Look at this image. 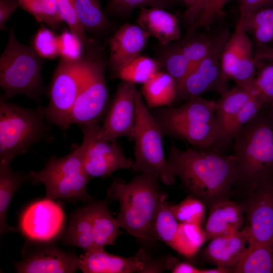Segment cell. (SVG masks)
Listing matches in <instances>:
<instances>
[{
  "instance_id": "6da1fadb",
  "label": "cell",
  "mask_w": 273,
  "mask_h": 273,
  "mask_svg": "<svg viewBox=\"0 0 273 273\" xmlns=\"http://www.w3.org/2000/svg\"><path fill=\"white\" fill-rule=\"evenodd\" d=\"M168 161L183 187L206 206L228 198L235 187L236 161L232 154L190 148L183 150L172 143Z\"/></svg>"
},
{
  "instance_id": "7a4b0ae2",
  "label": "cell",
  "mask_w": 273,
  "mask_h": 273,
  "mask_svg": "<svg viewBox=\"0 0 273 273\" xmlns=\"http://www.w3.org/2000/svg\"><path fill=\"white\" fill-rule=\"evenodd\" d=\"M235 187L246 193L273 181V107L265 104L235 136Z\"/></svg>"
},
{
  "instance_id": "3957f363",
  "label": "cell",
  "mask_w": 273,
  "mask_h": 273,
  "mask_svg": "<svg viewBox=\"0 0 273 273\" xmlns=\"http://www.w3.org/2000/svg\"><path fill=\"white\" fill-rule=\"evenodd\" d=\"M159 180L155 175L141 173L128 183L114 179L107 191L109 198L119 202L116 218L119 226L141 241L154 238L155 217L161 203L167 199V195L160 191Z\"/></svg>"
},
{
  "instance_id": "277c9868",
  "label": "cell",
  "mask_w": 273,
  "mask_h": 273,
  "mask_svg": "<svg viewBox=\"0 0 273 273\" xmlns=\"http://www.w3.org/2000/svg\"><path fill=\"white\" fill-rule=\"evenodd\" d=\"M216 104L200 96L192 97L178 107L158 109L152 115L163 135L199 149L212 150L217 135Z\"/></svg>"
},
{
  "instance_id": "5b68a950",
  "label": "cell",
  "mask_w": 273,
  "mask_h": 273,
  "mask_svg": "<svg viewBox=\"0 0 273 273\" xmlns=\"http://www.w3.org/2000/svg\"><path fill=\"white\" fill-rule=\"evenodd\" d=\"M45 108L22 107L0 98V166H10L17 156L34 145L54 140L47 123Z\"/></svg>"
},
{
  "instance_id": "8992f818",
  "label": "cell",
  "mask_w": 273,
  "mask_h": 273,
  "mask_svg": "<svg viewBox=\"0 0 273 273\" xmlns=\"http://www.w3.org/2000/svg\"><path fill=\"white\" fill-rule=\"evenodd\" d=\"M42 58L31 46L21 43L14 28L9 31L7 43L0 57V85L6 99L17 95L38 102L44 86L41 76Z\"/></svg>"
},
{
  "instance_id": "52a82bcc",
  "label": "cell",
  "mask_w": 273,
  "mask_h": 273,
  "mask_svg": "<svg viewBox=\"0 0 273 273\" xmlns=\"http://www.w3.org/2000/svg\"><path fill=\"white\" fill-rule=\"evenodd\" d=\"M85 149L82 142L65 156L52 157L42 170L29 172L28 181L33 185L42 184L46 190V197L50 199L90 200L86 187L90 177L83 165Z\"/></svg>"
},
{
  "instance_id": "ba28073f",
  "label": "cell",
  "mask_w": 273,
  "mask_h": 273,
  "mask_svg": "<svg viewBox=\"0 0 273 273\" xmlns=\"http://www.w3.org/2000/svg\"><path fill=\"white\" fill-rule=\"evenodd\" d=\"M135 99L137 110L133 138L135 159L131 168L135 172L157 176L164 184L172 186L176 175L165 157L162 132L137 89Z\"/></svg>"
},
{
  "instance_id": "9c48e42d",
  "label": "cell",
  "mask_w": 273,
  "mask_h": 273,
  "mask_svg": "<svg viewBox=\"0 0 273 273\" xmlns=\"http://www.w3.org/2000/svg\"><path fill=\"white\" fill-rule=\"evenodd\" d=\"M89 57L77 60L60 58L48 91L49 103L45 108L48 122L57 125L64 134L69 128L70 115L77 97Z\"/></svg>"
},
{
  "instance_id": "30bf717a",
  "label": "cell",
  "mask_w": 273,
  "mask_h": 273,
  "mask_svg": "<svg viewBox=\"0 0 273 273\" xmlns=\"http://www.w3.org/2000/svg\"><path fill=\"white\" fill-rule=\"evenodd\" d=\"M229 36L226 28L214 36L208 53L177 85L175 100L187 101L192 97L200 96L211 91H217L223 95L228 90L225 87L228 78L222 69L221 55Z\"/></svg>"
},
{
  "instance_id": "8fae6325",
  "label": "cell",
  "mask_w": 273,
  "mask_h": 273,
  "mask_svg": "<svg viewBox=\"0 0 273 273\" xmlns=\"http://www.w3.org/2000/svg\"><path fill=\"white\" fill-rule=\"evenodd\" d=\"M105 69L106 64L103 61L89 57L71 111V124L80 126L98 122L107 111L109 94Z\"/></svg>"
},
{
  "instance_id": "7c38bea8",
  "label": "cell",
  "mask_w": 273,
  "mask_h": 273,
  "mask_svg": "<svg viewBox=\"0 0 273 273\" xmlns=\"http://www.w3.org/2000/svg\"><path fill=\"white\" fill-rule=\"evenodd\" d=\"M85 145L83 165L90 177H106L119 169L131 168L133 160L127 157L116 140L98 138V122L80 126Z\"/></svg>"
},
{
  "instance_id": "4fadbf2b",
  "label": "cell",
  "mask_w": 273,
  "mask_h": 273,
  "mask_svg": "<svg viewBox=\"0 0 273 273\" xmlns=\"http://www.w3.org/2000/svg\"><path fill=\"white\" fill-rule=\"evenodd\" d=\"M254 51L250 38L239 20L234 33L230 35L223 49L221 66L228 78L237 86L250 93L255 92L256 75Z\"/></svg>"
},
{
  "instance_id": "5bb4252c",
  "label": "cell",
  "mask_w": 273,
  "mask_h": 273,
  "mask_svg": "<svg viewBox=\"0 0 273 273\" xmlns=\"http://www.w3.org/2000/svg\"><path fill=\"white\" fill-rule=\"evenodd\" d=\"M135 84L122 81L108 106L98 138L111 141L122 136L133 140L137 118Z\"/></svg>"
},
{
  "instance_id": "9a60e30c",
  "label": "cell",
  "mask_w": 273,
  "mask_h": 273,
  "mask_svg": "<svg viewBox=\"0 0 273 273\" xmlns=\"http://www.w3.org/2000/svg\"><path fill=\"white\" fill-rule=\"evenodd\" d=\"M65 215L62 206L47 198L35 201L23 211L20 228L28 239L40 242H50L61 233Z\"/></svg>"
},
{
  "instance_id": "2e32d148",
  "label": "cell",
  "mask_w": 273,
  "mask_h": 273,
  "mask_svg": "<svg viewBox=\"0 0 273 273\" xmlns=\"http://www.w3.org/2000/svg\"><path fill=\"white\" fill-rule=\"evenodd\" d=\"M242 205L246 214V230L249 245L273 241V181L247 193Z\"/></svg>"
},
{
  "instance_id": "e0dca14e",
  "label": "cell",
  "mask_w": 273,
  "mask_h": 273,
  "mask_svg": "<svg viewBox=\"0 0 273 273\" xmlns=\"http://www.w3.org/2000/svg\"><path fill=\"white\" fill-rule=\"evenodd\" d=\"M79 269L84 273L160 272L162 267L150 261L144 250L131 257L111 254L104 249L85 251L79 257Z\"/></svg>"
},
{
  "instance_id": "ac0fdd59",
  "label": "cell",
  "mask_w": 273,
  "mask_h": 273,
  "mask_svg": "<svg viewBox=\"0 0 273 273\" xmlns=\"http://www.w3.org/2000/svg\"><path fill=\"white\" fill-rule=\"evenodd\" d=\"M150 35L139 25L126 24L120 27L109 40V68L113 77L145 48Z\"/></svg>"
},
{
  "instance_id": "d6986e66",
  "label": "cell",
  "mask_w": 273,
  "mask_h": 273,
  "mask_svg": "<svg viewBox=\"0 0 273 273\" xmlns=\"http://www.w3.org/2000/svg\"><path fill=\"white\" fill-rule=\"evenodd\" d=\"M80 258L74 253L54 247H44L17 263L21 273H72L79 268Z\"/></svg>"
},
{
  "instance_id": "ffe728a7",
  "label": "cell",
  "mask_w": 273,
  "mask_h": 273,
  "mask_svg": "<svg viewBox=\"0 0 273 273\" xmlns=\"http://www.w3.org/2000/svg\"><path fill=\"white\" fill-rule=\"evenodd\" d=\"M209 208L204 230L207 240L241 230L245 214L242 205L228 197L215 201Z\"/></svg>"
},
{
  "instance_id": "44dd1931",
  "label": "cell",
  "mask_w": 273,
  "mask_h": 273,
  "mask_svg": "<svg viewBox=\"0 0 273 273\" xmlns=\"http://www.w3.org/2000/svg\"><path fill=\"white\" fill-rule=\"evenodd\" d=\"M249 245L245 229L210 240L205 250L207 259L217 266L233 269L239 263Z\"/></svg>"
},
{
  "instance_id": "7402d4cb",
  "label": "cell",
  "mask_w": 273,
  "mask_h": 273,
  "mask_svg": "<svg viewBox=\"0 0 273 273\" xmlns=\"http://www.w3.org/2000/svg\"><path fill=\"white\" fill-rule=\"evenodd\" d=\"M137 23L150 36L155 37L162 45H167L180 37L178 19L163 9L141 8Z\"/></svg>"
},
{
  "instance_id": "603a6c76",
  "label": "cell",
  "mask_w": 273,
  "mask_h": 273,
  "mask_svg": "<svg viewBox=\"0 0 273 273\" xmlns=\"http://www.w3.org/2000/svg\"><path fill=\"white\" fill-rule=\"evenodd\" d=\"M254 93L236 86L222 95L220 99L216 102L217 135L213 150L218 152L231 123Z\"/></svg>"
},
{
  "instance_id": "cb8c5ba5",
  "label": "cell",
  "mask_w": 273,
  "mask_h": 273,
  "mask_svg": "<svg viewBox=\"0 0 273 273\" xmlns=\"http://www.w3.org/2000/svg\"><path fill=\"white\" fill-rule=\"evenodd\" d=\"M63 240L67 244L81 248L85 251L95 249L93 203L71 215Z\"/></svg>"
},
{
  "instance_id": "d4e9b609",
  "label": "cell",
  "mask_w": 273,
  "mask_h": 273,
  "mask_svg": "<svg viewBox=\"0 0 273 273\" xmlns=\"http://www.w3.org/2000/svg\"><path fill=\"white\" fill-rule=\"evenodd\" d=\"M142 94L148 108L170 106L176 98L177 84L168 73L158 71L143 84Z\"/></svg>"
},
{
  "instance_id": "484cf974",
  "label": "cell",
  "mask_w": 273,
  "mask_h": 273,
  "mask_svg": "<svg viewBox=\"0 0 273 273\" xmlns=\"http://www.w3.org/2000/svg\"><path fill=\"white\" fill-rule=\"evenodd\" d=\"M93 204L95 249H104L107 245L114 244L120 235V227L105 202Z\"/></svg>"
},
{
  "instance_id": "4316f807",
  "label": "cell",
  "mask_w": 273,
  "mask_h": 273,
  "mask_svg": "<svg viewBox=\"0 0 273 273\" xmlns=\"http://www.w3.org/2000/svg\"><path fill=\"white\" fill-rule=\"evenodd\" d=\"M28 181V175L13 171L10 166H0V234L1 236L16 229L9 226L6 217L9 205L19 187Z\"/></svg>"
},
{
  "instance_id": "83f0119b",
  "label": "cell",
  "mask_w": 273,
  "mask_h": 273,
  "mask_svg": "<svg viewBox=\"0 0 273 273\" xmlns=\"http://www.w3.org/2000/svg\"><path fill=\"white\" fill-rule=\"evenodd\" d=\"M233 272L273 273V241L249 245Z\"/></svg>"
},
{
  "instance_id": "f1b7e54d",
  "label": "cell",
  "mask_w": 273,
  "mask_h": 273,
  "mask_svg": "<svg viewBox=\"0 0 273 273\" xmlns=\"http://www.w3.org/2000/svg\"><path fill=\"white\" fill-rule=\"evenodd\" d=\"M205 231L200 225L179 222L171 248L180 254L191 257L207 241Z\"/></svg>"
},
{
  "instance_id": "f546056e",
  "label": "cell",
  "mask_w": 273,
  "mask_h": 273,
  "mask_svg": "<svg viewBox=\"0 0 273 273\" xmlns=\"http://www.w3.org/2000/svg\"><path fill=\"white\" fill-rule=\"evenodd\" d=\"M265 104L264 100L258 93H253L231 123L218 152L225 154L232 145L235 136L257 115Z\"/></svg>"
},
{
  "instance_id": "4dcf8cb0",
  "label": "cell",
  "mask_w": 273,
  "mask_h": 273,
  "mask_svg": "<svg viewBox=\"0 0 273 273\" xmlns=\"http://www.w3.org/2000/svg\"><path fill=\"white\" fill-rule=\"evenodd\" d=\"M160 62L149 57L139 56L119 71L113 78L122 81L145 83L159 71Z\"/></svg>"
},
{
  "instance_id": "1f68e13d",
  "label": "cell",
  "mask_w": 273,
  "mask_h": 273,
  "mask_svg": "<svg viewBox=\"0 0 273 273\" xmlns=\"http://www.w3.org/2000/svg\"><path fill=\"white\" fill-rule=\"evenodd\" d=\"M78 18L85 31L100 32L106 30L109 22L99 0H74Z\"/></svg>"
},
{
  "instance_id": "d6a6232c",
  "label": "cell",
  "mask_w": 273,
  "mask_h": 273,
  "mask_svg": "<svg viewBox=\"0 0 273 273\" xmlns=\"http://www.w3.org/2000/svg\"><path fill=\"white\" fill-rule=\"evenodd\" d=\"M19 7L32 15L39 23H44L53 30L63 22L58 12L56 0H18Z\"/></svg>"
},
{
  "instance_id": "836d02e7",
  "label": "cell",
  "mask_w": 273,
  "mask_h": 273,
  "mask_svg": "<svg viewBox=\"0 0 273 273\" xmlns=\"http://www.w3.org/2000/svg\"><path fill=\"white\" fill-rule=\"evenodd\" d=\"M166 199L161 203L153 223L154 238L171 247L177 233L179 222L174 216Z\"/></svg>"
},
{
  "instance_id": "e575fe53",
  "label": "cell",
  "mask_w": 273,
  "mask_h": 273,
  "mask_svg": "<svg viewBox=\"0 0 273 273\" xmlns=\"http://www.w3.org/2000/svg\"><path fill=\"white\" fill-rule=\"evenodd\" d=\"M170 207L179 222L202 226L206 216V206L198 198L190 195L179 203L170 205Z\"/></svg>"
},
{
  "instance_id": "d590c367",
  "label": "cell",
  "mask_w": 273,
  "mask_h": 273,
  "mask_svg": "<svg viewBox=\"0 0 273 273\" xmlns=\"http://www.w3.org/2000/svg\"><path fill=\"white\" fill-rule=\"evenodd\" d=\"M163 62L166 72L174 79L177 87L192 68L178 43L167 49Z\"/></svg>"
},
{
  "instance_id": "8d00e7d4",
  "label": "cell",
  "mask_w": 273,
  "mask_h": 273,
  "mask_svg": "<svg viewBox=\"0 0 273 273\" xmlns=\"http://www.w3.org/2000/svg\"><path fill=\"white\" fill-rule=\"evenodd\" d=\"M56 3L62 21L66 23L69 30L82 42L84 48L93 43L94 41L87 36L78 18L74 0H56Z\"/></svg>"
},
{
  "instance_id": "74e56055",
  "label": "cell",
  "mask_w": 273,
  "mask_h": 273,
  "mask_svg": "<svg viewBox=\"0 0 273 273\" xmlns=\"http://www.w3.org/2000/svg\"><path fill=\"white\" fill-rule=\"evenodd\" d=\"M214 36L202 34L188 36L186 39L178 42L182 51L191 64L192 68L200 62L208 53Z\"/></svg>"
},
{
  "instance_id": "f35d334b",
  "label": "cell",
  "mask_w": 273,
  "mask_h": 273,
  "mask_svg": "<svg viewBox=\"0 0 273 273\" xmlns=\"http://www.w3.org/2000/svg\"><path fill=\"white\" fill-rule=\"evenodd\" d=\"M31 46L43 59H53L59 56L58 35L43 25L34 35Z\"/></svg>"
},
{
  "instance_id": "ab89813d",
  "label": "cell",
  "mask_w": 273,
  "mask_h": 273,
  "mask_svg": "<svg viewBox=\"0 0 273 273\" xmlns=\"http://www.w3.org/2000/svg\"><path fill=\"white\" fill-rule=\"evenodd\" d=\"M170 0H109L107 10L111 15L128 17L136 8L148 7L164 9Z\"/></svg>"
},
{
  "instance_id": "60d3db41",
  "label": "cell",
  "mask_w": 273,
  "mask_h": 273,
  "mask_svg": "<svg viewBox=\"0 0 273 273\" xmlns=\"http://www.w3.org/2000/svg\"><path fill=\"white\" fill-rule=\"evenodd\" d=\"M254 87L265 104L273 107V60L262 66L256 73Z\"/></svg>"
},
{
  "instance_id": "b9f144b4",
  "label": "cell",
  "mask_w": 273,
  "mask_h": 273,
  "mask_svg": "<svg viewBox=\"0 0 273 273\" xmlns=\"http://www.w3.org/2000/svg\"><path fill=\"white\" fill-rule=\"evenodd\" d=\"M59 56L69 60H77L82 56L83 45L70 30H65L58 35Z\"/></svg>"
},
{
  "instance_id": "7bdbcfd3",
  "label": "cell",
  "mask_w": 273,
  "mask_h": 273,
  "mask_svg": "<svg viewBox=\"0 0 273 273\" xmlns=\"http://www.w3.org/2000/svg\"><path fill=\"white\" fill-rule=\"evenodd\" d=\"M231 1L210 0L195 24L188 29V36L193 34L199 28L208 27L223 7Z\"/></svg>"
},
{
  "instance_id": "ee69618b",
  "label": "cell",
  "mask_w": 273,
  "mask_h": 273,
  "mask_svg": "<svg viewBox=\"0 0 273 273\" xmlns=\"http://www.w3.org/2000/svg\"><path fill=\"white\" fill-rule=\"evenodd\" d=\"M242 25L247 32L258 26L273 27V8H264L244 16H240Z\"/></svg>"
},
{
  "instance_id": "f6af8a7d",
  "label": "cell",
  "mask_w": 273,
  "mask_h": 273,
  "mask_svg": "<svg viewBox=\"0 0 273 273\" xmlns=\"http://www.w3.org/2000/svg\"><path fill=\"white\" fill-rule=\"evenodd\" d=\"M181 1L186 5V10L183 14V18L190 28L195 24L210 0Z\"/></svg>"
},
{
  "instance_id": "bcb514c9",
  "label": "cell",
  "mask_w": 273,
  "mask_h": 273,
  "mask_svg": "<svg viewBox=\"0 0 273 273\" xmlns=\"http://www.w3.org/2000/svg\"><path fill=\"white\" fill-rule=\"evenodd\" d=\"M240 16H244L259 10L273 8V0H238Z\"/></svg>"
},
{
  "instance_id": "7dc6e473",
  "label": "cell",
  "mask_w": 273,
  "mask_h": 273,
  "mask_svg": "<svg viewBox=\"0 0 273 273\" xmlns=\"http://www.w3.org/2000/svg\"><path fill=\"white\" fill-rule=\"evenodd\" d=\"M19 7L18 0H0V29L7 30L6 24L11 15Z\"/></svg>"
},
{
  "instance_id": "c3c4849f",
  "label": "cell",
  "mask_w": 273,
  "mask_h": 273,
  "mask_svg": "<svg viewBox=\"0 0 273 273\" xmlns=\"http://www.w3.org/2000/svg\"><path fill=\"white\" fill-rule=\"evenodd\" d=\"M248 32L253 34L259 44L266 45L273 42V27L258 26Z\"/></svg>"
},
{
  "instance_id": "681fc988",
  "label": "cell",
  "mask_w": 273,
  "mask_h": 273,
  "mask_svg": "<svg viewBox=\"0 0 273 273\" xmlns=\"http://www.w3.org/2000/svg\"><path fill=\"white\" fill-rule=\"evenodd\" d=\"M255 62L273 60V48L265 45L259 44L254 51Z\"/></svg>"
},
{
  "instance_id": "f907efd6",
  "label": "cell",
  "mask_w": 273,
  "mask_h": 273,
  "mask_svg": "<svg viewBox=\"0 0 273 273\" xmlns=\"http://www.w3.org/2000/svg\"><path fill=\"white\" fill-rule=\"evenodd\" d=\"M203 269H199L193 265L186 262L176 263L173 269V273H202Z\"/></svg>"
},
{
  "instance_id": "816d5d0a",
  "label": "cell",
  "mask_w": 273,
  "mask_h": 273,
  "mask_svg": "<svg viewBox=\"0 0 273 273\" xmlns=\"http://www.w3.org/2000/svg\"><path fill=\"white\" fill-rule=\"evenodd\" d=\"M233 272L232 268L221 266H217L216 267L211 269H203L202 273H230Z\"/></svg>"
}]
</instances>
